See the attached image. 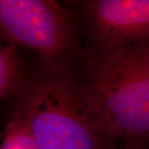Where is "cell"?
<instances>
[{"instance_id":"3957f363","label":"cell","mask_w":149,"mask_h":149,"mask_svg":"<svg viewBox=\"0 0 149 149\" xmlns=\"http://www.w3.org/2000/svg\"><path fill=\"white\" fill-rule=\"evenodd\" d=\"M79 27L70 11L52 0H0L3 40L35 51L45 66H69L78 52Z\"/></svg>"},{"instance_id":"8992f818","label":"cell","mask_w":149,"mask_h":149,"mask_svg":"<svg viewBox=\"0 0 149 149\" xmlns=\"http://www.w3.org/2000/svg\"><path fill=\"white\" fill-rule=\"evenodd\" d=\"M0 149H38L30 128L22 118L13 115L6 127Z\"/></svg>"},{"instance_id":"52a82bcc","label":"cell","mask_w":149,"mask_h":149,"mask_svg":"<svg viewBox=\"0 0 149 149\" xmlns=\"http://www.w3.org/2000/svg\"><path fill=\"white\" fill-rule=\"evenodd\" d=\"M107 149H128L125 148H121V147H116V146H109Z\"/></svg>"},{"instance_id":"7a4b0ae2","label":"cell","mask_w":149,"mask_h":149,"mask_svg":"<svg viewBox=\"0 0 149 149\" xmlns=\"http://www.w3.org/2000/svg\"><path fill=\"white\" fill-rule=\"evenodd\" d=\"M22 91L14 114L27 123L38 149H107L111 146L83 106L68 66H45Z\"/></svg>"},{"instance_id":"5b68a950","label":"cell","mask_w":149,"mask_h":149,"mask_svg":"<svg viewBox=\"0 0 149 149\" xmlns=\"http://www.w3.org/2000/svg\"><path fill=\"white\" fill-rule=\"evenodd\" d=\"M24 85L23 63L13 44L0 45V99L22 90Z\"/></svg>"},{"instance_id":"277c9868","label":"cell","mask_w":149,"mask_h":149,"mask_svg":"<svg viewBox=\"0 0 149 149\" xmlns=\"http://www.w3.org/2000/svg\"><path fill=\"white\" fill-rule=\"evenodd\" d=\"M90 48L109 50L149 42V0L74 2Z\"/></svg>"},{"instance_id":"ba28073f","label":"cell","mask_w":149,"mask_h":149,"mask_svg":"<svg viewBox=\"0 0 149 149\" xmlns=\"http://www.w3.org/2000/svg\"><path fill=\"white\" fill-rule=\"evenodd\" d=\"M146 45H147V47H148V51H149V42H146Z\"/></svg>"},{"instance_id":"9c48e42d","label":"cell","mask_w":149,"mask_h":149,"mask_svg":"<svg viewBox=\"0 0 149 149\" xmlns=\"http://www.w3.org/2000/svg\"><path fill=\"white\" fill-rule=\"evenodd\" d=\"M0 40H3V37L1 36V34H0Z\"/></svg>"},{"instance_id":"6da1fadb","label":"cell","mask_w":149,"mask_h":149,"mask_svg":"<svg viewBox=\"0 0 149 149\" xmlns=\"http://www.w3.org/2000/svg\"><path fill=\"white\" fill-rule=\"evenodd\" d=\"M78 97L111 146L149 149V51L146 43L89 48L68 66Z\"/></svg>"}]
</instances>
